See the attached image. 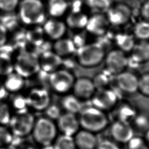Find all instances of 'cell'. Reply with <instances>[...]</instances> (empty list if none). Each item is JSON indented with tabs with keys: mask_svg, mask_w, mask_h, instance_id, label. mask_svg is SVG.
Wrapping results in <instances>:
<instances>
[{
	"mask_svg": "<svg viewBox=\"0 0 149 149\" xmlns=\"http://www.w3.org/2000/svg\"><path fill=\"white\" fill-rule=\"evenodd\" d=\"M77 116L80 128L95 134L104 130L109 124L107 112L93 105L84 107Z\"/></svg>",
	"mask_w": 149,
	"mask_h": 149,
	"instance_id": "1",
	"label": "cell"
},
{
	"mask_svg": "<svg viewBox=\"0 0 149 149\" xmlns=\"http://www.w3.org/2000/svg\"><path fill=\"white\" fill-rule=\"evenodd\" d=\"M17 9L19 20L28 26L40 25L46 20V9L41 0H21Z\"/></svg>",
	"mask_w": 149,
	"mask_h": 149,
	"instance_id": "2",
	"label": "cell"
},
{
	"mask_svg": "<svg viewBox=\"0 0 149 149\" xmlns=\"http://www.w3.org/2000/svg\"><path fill=\"white\" fill-rule=\"evenodd\" d=\"M12 58L14 72L25 79L31 78L40 72L38 55L35 51L22 49L17 51Z\"/></svg>",
	"mask_w": 149,
	"mask_h": 149,
	"instance_id": "3",
	"label": "cell"
},
{
	"mask_svg": "<svg viewBox=\"0 0 149 149\" xmlns=\"http://www.w3.org/2000/svg\"><path fill=\"white\" fill-rule=\"evenodd\" d=\"M56 122L46 117L36 118L31 135L35 144L40 147L53 144L58 136Z\"/></svg>",
	"mask_w": 149,
	"mask_h": 149,
	"instance_id": "4",
	"label": "cell"
},
{
	"mask_svg": "<svg viewBox=\"0 0 149 149\" xmlns=\"http://www.w3.org/2000/svg\"><path fill=\"white\" fill-rule=\"evenodd\" d=\"M76 60L77 63L86 68H94L104 61L105 51L104 47L99 43L85 44L77 48L76 52Z\"/></svg>",
	"mask_w": 149,
	"mask_h": 149,
	"instance_id": "5",
	"label": "cell"
},
{
	"mask_svg": "<svg viewBox=\"0 0 149 149\" xmlns=\"http://www.w3.org/2000/svg\"><path fill=\"white\" fill-rule=\"evenodd\" d=\"M76 78L68 69L59 68L48 74L47 82L54 93L63 95L72 91Z\"/></svg>",
	"mask_w": 149,
	"mask_h": 149,
	"instance_id": "6",
	"label": "cell"
},
{
	"mask_svg": "<svg viewBox=\"0 0 149 149\" xmlns=\"http://www.w3.org/2000/svg\"><path fill=\"white\" fill-rule=\"evenodd\" d=\"M36 118L30 110L13 113L8 124L14 136L27 137L31 134Z\"/></svg>",
	"mask_w": 149,
	"mask_h": 149,
	"instance_id": "7",
	"label": "cell"
},
{
	"mask_svg": "<svg viewBox=\"0 0 149 149\" xmlns=\"http://www.w3.org/2000/svg\"><path fill=\"white\" fill-rule=\"evenodd\" d=\"M25 95L29 109L31 111L44 112L52 102L50 92L44 86L31 87Z\"/></svg>",
	"mask_w": 149,
	"mask_h": 149,
	"instance_id": "8",
	"label": "cell"
},
{
	"mask_svg": "<svg viewBox=\"0 0 149 149\" xmlns=\"http://www.w3.org/2000/svg\"><path fill=\"white\" fill-rule=\"evenodd\" d=\"M90 101L91 105L106 112L112 110L120 101L116 91L109 87L97 90Z\"/></svg>",
	"mask_w": 149,
	"mask_h": 149,
	"instance_id": "9",
	"label": "cell"
},
{
	"mask_svg": "<svg viewBox=\"0 0 149 149\" xmlns=\"http://www.w3.org/2000/svg\"><path fill=\"white\" fill-rule=\"evenodd\" d=\"M104 60L107 73L111 74L116 75L125 70L129 65V58L125 52L118 48L109 51L105 54Z\"/></svg>",
	"mask_w": 149,
	"mask_h": 149,
	"instance_id": "10",
	"label": "cell"
},
{
	"mask_svg": "<svg viewBox=\"0 0 149 149\" xmlns=\"http://www.w3.org/2000/svg\"><path fill=\"white\" fill-rule=\"evenodd\" d=\"M132 13L131 8L128 5L118 2L112 3L105 14L110 25L122 26L130 20Z\"/></svg>",
	"mask_w": 149,
	"mask_h": 149,
	"instance_id": "11",
	"label": "cell"
},
{
	"mask_svg": "<svg viewBox=\"0 0 149 149\" xmlns=\"http://www.w3.org/2000/svg\"><path fill=\"white\" fill-rule=\"evenodd\" d=\"M109 133L111 139L119 144H126L134 136V130L130 123L115 120L111 125Z\"/></svg>",
	"mask_w": 149,
	"mask_h": 149,
	"instance_id": "12",
	"label": "cell"
},
{
	"mask_svg": "<svg viewBox=\"0 0 149 149\" xmlns=\"http://www.w3.org/2000/svg\"><path fill=\"white\" fill-rule=\"evenodd\" d=\"M56 124L61 134L72 136L81 129L77 115L66 112L56 120Z\"/></svg>",
	"mask_w": 149,
	"mask_h": 149,
	"instance_id": "13",
	"label": "cell"
},
{
	"mask_svg": "<svg viewBox=\"0 0 149 149\" xmlns=\"http://www.w3.org/2000/svg\"><path fill=\"white\" fill-rule=\"evenodd\" d=\"M96 91L93 79L87 77L76 79L72 89V94L82 101L90 100Z\"/></svg>",
	"mask_w": 149,
	"mask_h": 149,
	"instance_id": "14",
	"label": "cell"
},
{
	"mask_svg": "<svg viewBox=\"0 0 149 149\" xmlns=\"http://www.w3.org/2000/svg\"><path fill=\"white\" fill-rule=\"evenodd\" d=\"M115 76L116 85L120 91L129 94L138 91L139 77L134 73L124 70Z\"/></svg>",
	"mask_w": 149,
	"mask_h": 149,
	"instance_id": "15",
	"label": "cell"
},
{
	"mask_svg": "<svg viewBox=\"0 0 149 149\" xmlns=\"http://www.w3.org/2000/svg\"><path fill=\"white\" fill-rule=\"evenodd\" d=\"M109 26L105 13H94L91 16H88L85 29L93 36H102L107 31Z\"/></svg>",
	"mask_w": 149,
	"mask_h": 149,
	"instance_id": "16",
	"label": "cell"
},
{
	"mask_svg": "<svg viewBox=\"0 0 149 149\" xmlns=\"http://www.w3.org/2000/svg\"><path fill=\"white\" fill-rule=\"evenodd\" d=\"M42 27L45 36L54 41L63 37L67 29L65 22L54 17L45 20Z\"/></svg>",
	"mask_w": 149,
	"mask_h": 149,
	"instance_id": "17",
	"label": "cell"
},
{
	"mask_svg": "<svg viewBox=\"0 0 149 149\" xmlns=\"http://www.w3.org/2000/svg\"><path fill=\"white\" fill-rule=\"evenodd\" d=\"M40 70L47 74L60 68L62 65L63 59L52 50H48L38 55Z\"/></svg>",
	"mask_w": 149,
	"mask_h": 149,
	"instance_id": "18",
	"label": "cell"
},
{
	"mask_svg": "<svg viewBox=\"0 0 149 149\" xmlns=\"http://www.w3.org/2000/svg\"><path fill=\"white\" fill-rule=\"evenodd\" d=\"M77 149H95L98 139L95 133L80 129L74 136Z\"/></svg>",
	"mask_w": 149,
	"mask_h": 149,
	"instance_id": "19",
	"label": "cell"
},
{
	"mask_svg": "<svg viewBox=\"0 0 149 149\" xmlns=\"http://www.w3.org/2000/svg\"><path fill=\"white\" fill-rule=\"evenodd\" d=\"M129 62L135 64L144 63L149 61V40H139L130 51Z\"/></svg>",
	"mask_w": 149,
	"mask_h": 149,
	"instance_id": "20",
	"label": "cell"
},
{
	"mask_svg": "<svg viewBox=\"0 0 149 149\" xmlns=\"http://www.w3.org/2000/svg\"><path fill=\"white\" fill-rule=\"evenodd\" d=\"M88 16L80 9H73L66 17L65 22L67 27L73 30L85 29Z\"/></svg>",
	"mask_w": 149,
	"mask_h": 149,
	"instance_id": "21",
	"label": "cell"
},
{
	"mask_svg": "<svg viewBox=\"0 0 149 149\" xmlns=\"http://www.w3.org/2000/svg\"><path fill=\"white\" fill-rule=\"evenodd\" d=\"M52 49L55 54L63 59L75 54L77 48L72 39L62 37L55 41Z\"/></svg>",
	"mask_w": 149,
	"mask_h": 149,
	"instance_id": "22",
	"label": "cell"
},
{
	"mask_svg": "<svg viewBox=\"0 0 149 149\" xmlns=\"http://www.w3.org/2000/svg\"><path fill=\"white\" fill-rule=\"evenodd\" d=\"M25 80L24 78L13 71L5 76L2 82L9 94H15L22 92L25 87Z\"/></svg>",
	"mask_w": 149,
	"mask_h": 149,
	"instance_id": "23",
	"label": "cell"
},
{
	"mask_svg": "<svg viewBox=\"0 0 149 149\" xmlns=\"http://www.w3.org/2000/svg\"><path fill=\"white\" fill-rule=\"evenodd\" d=\"M59 105L65 112L76 115H78L84 107L82 101L72 93L63 95Z\"/></svg>",
	"mask_w": 149,
	"mask_h": 149,
	"instance_id": "24",
	"label": "cell"
},
{
	"mask_svg": "<svg viewBox=\"0 0 149 149\" xmlns=\"http://www.w3.org/2000/svg\"><path fill=\"white\" fill-rule=\"evenodd\" d=\"M112 110L115 112V120L130 123L137 113L134 107L130 103L126 102H119Z\"/></svg>",
	"mask_w": 149,
	"mask_h": 149,
	"instance_id": "25",
	"label": "cell"
},
{
	"mask_svg": "<svg viewBox=\"0 0 149 149\" xmlns=\"http://www.w3.org/2000/svg\"><path fill=\"white\" fill-rule=\"evenodd\" d=\"M30 29L25 31V39L27 44L34 47H39L44 42V36L42 27L40 25L30 26Z\"/></svg>",
	"mask_w": 149,
	"mask_h": 149,
	"instance_id": "26",
	"label": "cell"
},
{
	"mask_svg": "<svg viewBox=\"0 0 149 149\" xmlns=\"http://www.w3.org/2000/svg\"><path fill=\"white\" fill-rule=\"evenodd\" d=\"M68 8L66 0H49L47 10L51 17L59 19L67 12Z\"/></svg>",
	"mask_w": 149,
	"mask_h": 149,
	"instance_id": "27",
	"label": "cell"
},
{
	"mask_svg": "<svg viewBox=\"0 0 149 149\" xmlns=\"http://www.w3.org/2000/svg\"><path fill=\"white\" fill-rule=\"evenodd\" d=\"M11 94L12 95L10 97L9 100L8 102L13 113L30 110L29 109L25 94H23L22 93Z\"/></svg>",
	"mask_w": 149,
	"mask_h": 149,
	"instance_id": "28",
	"label": "cell"
},
{
	"mask_svg": "<svg viewBox=\"0 0 149 149\" xmlns=\"http://www.w3.org/2000/svg\"><path fill=\"white\" fill-rule=\"evenodd\" d=\"M115 41L117 48L123 52H130L133 49L136 41L133 35L127 33H119L115 36Z\"/></svg>",
	"mask_w": 149,
	"mask_h": 149,
	"instance_id": "29",
	"label": "cell"
},
{
	"mask_svg": "<svg viewBox=\"0 0 149 149\" xmlns=\"http://www.w3.org/2000/svg\"><path fill=\"white\" fill-rule=\"evenodd\" d=\"M13 71L12 54L6 51H0V77H5Z\"/></svg>",
	"mask_w": 149,
	"mask_h": 149,
	"instance_id": "30",
	"label": "cell"
},
{
	"mask_svg": "<svg viewBox=\"0 0 149 149\" xmlns=\"http://www.w3.org/2000/svg\"><path fill=\"white\" fill-rule=\"evenodd\" d=\"M84 4L94 13H105L113 3L112 0H84Z\"/></svg>",
	"mask_w": 149,
	"mask_h": 149,
	"instance_id": "31",
	"label": "cell"
},
{
	"mask_svg": "<svg viewBox=\"0 0 149 149\" xmlns=\"http://www.w3.org/2000/svg\"><path fill=\"white\" fill-rule=\"evenodd\" d=\"M53 145L55 149H77L73 136L64 134L58 135Z\"/></svg>",
	"mask_w": 149,
	"mask_h": 149,
	"instance_id": "32",
	"label": "cell"
},
{
	"mask_svg": "<svg viewBox=\"0 0 149 149\" xmlns=\"http://www.w3.org/2000/svg\"><path fill=\"white\" fill-rule=\"evenodd\" d=\"M0 16V23L2 24L8 31L12 32L19 26V19L13 12H3Z\"/></svg>",
	"mask_w": 149,
	"mask_h": 149,
	"instance_id": "33",
	"label": "cell"
},
{
	"mask_svg": "<svg viewBox=\"0 0 149 149\" xmlns=\"http://www.w3.org/2000/svg\"><path fill=\"white\" fill-rule=\"evenodd\" d=\"M133 36L139 40H149V22L143 20L135 24L133 27Z\"/></svg>",
	"mask_w": 149,
	"mask_h": 149,
	"instance_id": "34",
	"label": "cell"
},
{
	"mask_svg": "<svg viewBox=\"0 0 149 149\" xmlns=\"http://www.w3.org/2000/svg\"><path fill=\"white\" fill-rule=\"evenodd\" d=\"M130 124L134 130L145 132L149 128V116L144 113L137 112Z\"/></svg>",
	"mask_w": 149,
	"mask_h": 149,
	"instance_id": "35",
	"label": "cell"
},
{
	"mask_svg": "<svg viewBox=\"0 0 149 149\" xmlns=\"http://www.w3.org/2000/svg\"><path fill=\"white\" fill-rule=\"evenodd\" d=\"M13 112L8 102L0 101V125L8 126Z\"/></svg>",
	"mask_w": 149,
	"mask_h": 149,
	"instance_id": "36",
	"label": "cell"
},
{
	"mask_svg": "<svg viewBox=\"0 0 149 149\" xmlns=\"http://www.w3.org/2000/svg\"><path fill=\"white\" fill-rule=\"evenodd\" d=\"M13 136L8 126L0 125V147L10 145Z\"/></svg>",
	"mask_w": 149,
	"mask_h": 149,
	"instance_id": "37",
	"label": "cell"
},
{
	"mask_svg": "<svg viewBox=\"0 0 149 149\" xmlns=\"http://www.w3.org/2000/svg\"><path fill=\"white\" fill-rule=\"evenodd\" d=\"M127 149H149L143 137L134 136L126 144Z\"/></svg>",
	"mask_w": 149,
	"mask_h": 149,
	"instance_id": "38",
	"label": "cell"
},
{
	"mask_svg": "<svg viewBox=\"0 0 149 149\" xmlns=\"http://www.w3.org/2000/svg\"><path fill=\"white\" fill-rule=\"evenodd\" d=\"M138 91L149 97V72L144 73L139 77Z\"/></svg>",
	"mask_w": 149,
	"mask_h": 149,
	"instance_id": "39",
	"label": "cell"
},
{
	"mask_svg": "<svg viewBox=\"0 0 149 149\" xmlns=\"http://www.w3.org/2000/svg\"><path fill=\"white\" fill-rule=\"evenodd\" d=\"M45 116L54 121L56 120L62 113V108L59 105L51 103L44 111Z\"/></svg>",
	"mask_w": 149,
	"mask_h": 149,
	"instance_id": "40",
	"label": "cell"
},
{
	"mask_svg": "<svg viewBox=\"0 0 149 149\" xmlns=\"http://www.w3.org/2000/svg\"><path fill=\"white\" fill-rule=\"evenodd\" d=\"M20 0H0V10L2 12H13L19 4Z\"/></svg>",
	"mask_w": 149,
	"mask_h": 149,
	"instance_id": "41",
	"label": "cell"
},
{
	"mask_svg": "<svg viewBox=\"0 0 149 149\" xmlns=\"http://www.w3.org/2000/svg\"><path fill=\"white\" fill-rule=\"evenodd\" d=\"M95 149H120L119 144L112 139H98Z\"/></svg>",
	"mask_w": 149,
	"mask_h": 149,
	"instance_id": "42",
	"label": "cell"
},
{
	"mask_svg": "<svg viewBox=\"0 0 149 149\" xmlns=\"http://www.w3.org/2000/svg\"><path fill=\"white\" fill-rule=\"evenodd\" d=\"M94 84L97 90L102 89L108 87V84L109 83V78L105 74H98L93 79Z\"/></svg>",
	"mask_w": 149,
	"mask_h": 149,
	"instance_id": "43",
	"label": "cell"
},
{
	"mask_svg": "<svg viewBox=\"0 0 149 149\" xmlns=\"http://www.w3.org/2000/svg\"><path fill=\"white\" fill-rule=\"evenodd\" d=\"M8 31L0 23V48L6 45L8 41Z\"/></svg>",
	"mask_w": 149,
	"mask_h": 149,
	"instance_id": "44",
	"label": "cell"
},
{
	"mask_svg": "<svg viewBox=\"0 0 149 149\" xmlns=\"http://www.w3.org/2000/svg\"><path fill=\"white\" fill-rule=\"evenodd\" d=\"M140 13L143 20L149 22V0H146L143 3Z\"/></svg>",
	"mask_w": 149,
	"mask_h": 149,
	"instance_id": "45",
	"label": "cell"
},
{
	"mask_svg": "<svg viewBox=\"0 0 149 149\" xmlns=\"http://www.w3.org/2000/svg\"><path fill=\"white\" fill-rule=\"evenodd\" d=\"M8 95L9 93L5 89L3 82L0 81V101L5 100Z\"/></svg>",
	"mask_w": 149,
	"mask_h": 149,
	"instance_id": "46",
	"label": "cell"
},
{
	"mask_svg": "<svg viewBox=\"0 0 149 149\" xmlns=\"http://www.w3.org/2000/svg\"><path fill=\"white\" fill-rule=\"evenodd\" d=\"M17 149H39L34 144L29 143L26 140Z\"/></svg>",
	"mask_w": 149,
	"mask_h": 149,
	"instance_id": "47",
	"label": "cell"
},
{
	"mask_svg": "<svg viewBox=\"0 0 149 149\" xmlns=\"http://www.w3.org/2000/svg\"><path fill=\"white\" fill-rule=\"evenodd\" d=\"M143 137L149 146V128L144 132V136Z\"/></svg>",
	"mask_w": 149,
	"mask_h": 149,
	"instance_id": "48",
	"label": "cell"
},
{
	"mask_svg": "<svg viewBox=\"0 0 149 149\" xmlns=\"http://www.w3.org/2000/svg\"><path fill=\"white\" fill-rule=\"evenodd\" d=\"M40 147L41 148L40 149H55L53 144L44 146H42V147Z\"/></svg>",
	"mask_w": 149,
	"mask_h": 149,
	"instance_id": "49",
	"label": "cell"
},
{
	"mask_svg": "<svg viewBox=\"0 0 149 149\" xmlns=\"http://www.w3.org/2000/svg\"><path fill=\"white\" fill-rule=\"evenodd\" d=\"M0 149H17V148L12 145H9V146H3V147H0Z\"/></svg>",
	"mask_w": 149,
	"mask_h": 149,
	"instance_id": "50",
	"label": "cell"
},
{
	"mask_svg": "<svg viewBox=\"0 0 149 149\" xmlns=\"http://www.w3.org/2000/svg\"><path fill=\"white\" fill-rule=\"evenodd\" d=\"M68 2H69V1H74V0H66Z\"/></svg>",
	"mask_w": 149,
	"mask_h": 149,
	"instance_id": "51",
	"label": "cell"
}]
</instances>
